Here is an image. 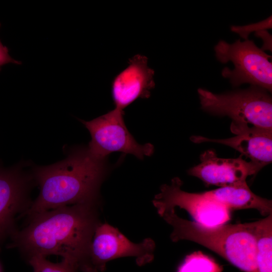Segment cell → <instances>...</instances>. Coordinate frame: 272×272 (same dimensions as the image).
I'll return each mask as SVG.
<instances>
[{"label": "cell", "instance_id": "ba28073f", "mask_svg": "<svg viewBox=\"0 0 272 272\" xmlns=\"http://www.w3.org/2000/svg\"><path fill=\"white\" fill-rule=\"evenodd\" d=\"M155 248V243L150 238L134 243L117 228L100 223L93 237L84 272L103 271L107 262L123 257H134L139 265L145 264L153 259Z\"/></svg>", "mask_w": 272, "mask_h": 272}, {"label": "cell", "instance_id": "9a60e30c", "mask_svg": "<svg viewBox=\"0 0 272 272\" xmlns=\"http://www.w3.org/2000/svg\"><path fill=\"white\" fill-rule=\"evenodd\" d=\"M223 270L222 266L212 257L196 251L185 257L177 272H222Z\"/></svg>", "mask_w": 272, "mask_h": 272}, {"label": "cell", "instance_id": "8992f818", "mask_svg": "<svg viewBox=\"0 0 272 272\" xmlns=\"http://www.w3.org/2000/svg\"><path fill=\"white\" fill-rule=\"evenodd\" d=\"M124 115L123 110L115 108L92 120H81L91 134L87 149L92 156L106 160L110 153L119 152L143 160L153 154V145H141L135 140L125 126Z\"/></svg>", "mask_w": 272, "mask_h": 272}, {"label": "cell", "instance_id": "3957f363", "mask_svg": "<svg viewBox=\"0 0 272 272\" xmlns=\"http://www.w3.org/2000/svg\"><path fill=\"white\" fill-rule=\"evenodd\" d=\"M160 216L172 227L173 242L188 240L219 255L244 272H257L254 237L247 223L208 226L179 217L174 210Z\"/></svg>", "mask_w": 272, "mask_h": 272}, {"label": "cell", "instance_id": "6da1fadb", "mask_svg": "<svg viewBox=\"0 0 272 272\" xmlns=\"http://www.w3.org/2000/svg\"><path fill=\"white\" fill-rule=\"evenodd\" d=\"M97 203L66 206L30 216L23 229L12 234V245L27 259L34 255H60L84 272L90 246L100 224Z\"/></svg>", "mask_w": 272, "mask_h": 272}, {"label": "cell", "instance_id": "5bb4252c", "mask_svg": "<svg viewBox=\"0 0 272 272\" xmlns=\"http://www.w3.org/2000/svg\"><path fill=\"white\" fill-rule=\"evenodd\" d=\"M247 223L255 239L257 272H272V214Z\"/></svg>", "mask_w": 272, "mask_h": 272}, {"label": "cell", "instance_id": "277c9868", "mask_svg": "<svg viewBox=\"0 0 272 272\" xmlns=\"http://www.w3.org/2000/svg\"><path fill=\"white\" fill-rule=\"evenodd\" d=\"M201 108L214 115L228 116L232 121L272 129V99L267 91L256 86L217 94L197 90Z\"/></svg>", "mask_w": 272, "mask_h": 272}, {"label": "cell", "instance_id": "9c48e42d", "mask_svg": "<svg viewBox=\"0 0 272 272\" xmlns=\"http://www.w3.org/2000/svg\"><path fill=\"white\" fill-rule=\"evenodd\" d=\"M240 155L237 158L217 157L214 150H208L200 156V162L191 168L188 173L207 185L219 187L238 185L246 182V178L258 173L264 166L247 161Z\"/></svg>", "mask_w": 272, "mask_h": 272}, {"label": "cell", "instance_id": "7a4b0ae2", "mask_svg": "<svg viewBox=\"0 0 272 272\" xmlns=\"http://www.w3.org/2000/svg\"><path fill=\"white\" fill-rule=\"evenodd\" d=\"M105 160L80 149L56 163L35 167L33 177L40 192L24 214L30 217L63 206L97 203L106 174Z\"/></svg>", "mask_w": 272, "mask_h": 272}, {"label": "cell", "instance_id": "8fae6325", "mask_svg": "<svg viewBox=\"0 0 272 272\" xmlns=\"http://www.w3.org/2000/svg\"><path fill=\"white\" fill-rule=\"evenodd\" d=\"M230 129L236 135L224 139H211L202 136H192L195 143L214 142L233 148L264 167L272 161V129L232 121Z\"/></svg>", "mask_w": 272, "mask_h": 272}, {"label": "cell", "instance_id": "2e32d148", "mask_svg": "<svg viewBox=\"0 0 272 272\" xmlns=\"http://www.w3.org/2000/svg\"><path fill=\"white\" fill-rule=\"evenodd\" d=\"M34 272H77L75 264L67 259L58 263H53L44 256L34 255L28 259Z\"/></svg>", "mask_w": 272, "mask_h": 272}, {"label": "cell", "instance_id": "7c38bea8", "mask_svg": "<svg viewBox=\"0 0 272 272\" xmlns=\"http://www.w3.org/2000/svg\"><path fill=\"white\" fill-rule=\"evenodd\" d=\"M31 179L17 168L0 166V238L15 231L16 216L29 208L27 193Z\"/></svg>", "mask_w": 272, "mask_h": 272}, {"label": "cell", "instance_id": "ac0fdd59", "mask_svg": "<svg viewBox=\"0 0 272 272\" xmlns=\"http://www.w3.org/2000/svg\"><path fill=\"white\" fill-rule=\"evenodd\" d=\"M255 35L262 39L263 44L260 49L263 50H272V37L267 30H261L255 33Z\"/></svg>", "mask_w": 272, "mask_h": 272}, {"label": "cell", "instance_id": "30bf717a", "mask_svg": "<svg viewBox=\"0 0 272 272\" xmlns=\"http://www.w3.org/2000/svg\"><path fill=\"white\" fill-rule=\"evenodd\" d=\"M154 71L148 65V58L142 54L130 58L127 66L117 74L111 84L115 108L123 110L136 100L148 99L154 88Z\"/></svg>", "mask_w": 272, "mask_h": 272}, {"label": "cell", "instance_id": "d6986e66", "mask_svg": "<svg viewBox=\"0 0 272 272\" xmlns=\"http://www.w3.org/2000/svg\"><path fill=\"white\" fill-rule=\"evenodd\" d=\"M8 63H19L10 56L7 48L0 41V67Z\"/></svg>", "mask_w": 272, "mask_h": 272}, {"label": "cell", "instance_id": "52a82bcc", "mask_svg": "<svg viewBox=\"0 0 272 272\" xmlns=\"http://www.w3.org/2000/svg\"><path fill=\"white\" fill-rule=\"evenodd\" d=\"M182 181L175 177L170 184H163L153 203L159 215L178 207L186 211L194 222L208 226L227 223L231 211L226 207L202 193H192L181 189Z\"/></svg>", "mask_w": 272, "mask_h": 272}, {"label": "cell", "instance_id": "5b68a950", "mask_svg": "<svg viewBox=\"0 0 272 272\" xmlns=\"http://www.w3.org/2000/svg\"><path fill=\"white\" fill-rule=\"evenodd\" d=\"M214 50L220 62L233 63L234 69L226 67L222 75L229 79L233 86L248 83L271 92L272 63L269 60L271 56L258 48L252 40L239 39L231 44L220 40Z\"/></svg>", "mask_w": 272, "mask_h": 272}, {"label": "cell", "instance_id": "e0dca14e", "mask_svg": "<svg viewBox=\"0 0 272 272\" xmlns=\"http://www.w3.org/2000/svg\"><path fill=\"white\" fill-rule=\"evenodd\" d=\"M272 18L270 16L266 19L260 22L245 26H232L231 30L238 34L245 40L248 39L249 34L252 32L271 29Z\"/></svg>", "mask_w": 272, "mask_h": 272}, {"label": "cell", "instance_id": "4fadbf2b", "mask_svg": "<svg viewBox=\"0 0 272 272\" xmlns=\"http://www.w3.org/2000/svg\"><path fill=\"white\" fill-rule=\"evenodd\" d=\"M208 196L232 210L255 209L261 215L272 214V201L253 193L247 182L205 191Z\"/></svg>", "mask_w": 272, "mask_h": 272}]
</instances>
